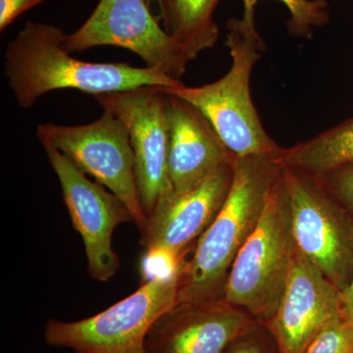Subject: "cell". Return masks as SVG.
<instances>
[{"label": "cell", "mask_w": 353, "mask_h": 353, "mask_svg": "<svg viewBox=\"0 0 353 353\" xmlns=\"http://www.w3.org/2000/svg\"><path fill=\"white\" fill-rule=\"evenodd\" d=\"M66 36L57 26L28 22L7 46L4 74L21 108L31 109L43 95L66 88L95 97L146 85L175 88L183 85L150 67L78 59L65 50Z\"/></svg>", "instance_id": "1"}, {"label": "cell", "mask_w": 353, "mask_h": 353, "mask_svg": "<svg viewBox=\"0 0 353 353\" xmlns=\"http://www.w3.org/2000/svg\"><path fill=\"white\" fill-rule=\"evenodd\" d=\"M283 169L279 157H234L233 182L226 201L197 240L192 259L183 262L176 304L218 299L236 255L259 224L269 194Z\"/></svg>", "instance_id": "2"}, {"label": "cell", "mask_w": 353, "mask_h": 353, "mask_svg": "<svg viewBox=\"0 0 353 353\" xmlns=\"http://www.w3.org/2000/svg\"><path fill=\"white\" fill-rule=\"evenodd\" d=\"M226 46L232 57L229 72L220 80L201 87L181 85L164 88L199 109L234 157L266 154L280 157L283 148L267 134L250 94L253 67L265 43L254 17L230 19Z\"/></svg>", "instance_id": "3"}, {"label": "cell", "mask_w": 353, "mask_h": 353, "mask_svg": "<svg viewBox=\"0 0 353 353\" xmlns=\"http://www.w3.org/2000/svg\"><path fill=\"white\" fill-rule=\"evenodd\" d=\"M296 253L283 169L259 224L234 259L223 301L268 322L280 304Z\"/></svg>", "instance_id": "4"}, {"label": "cell", "mask_w": 353, "mask_h": 353, "mask_svg": "<svg viewBox=\"0 0 353 353\" xmlns=\"http://www.w3.org/2000/svg\"><path fill=\"white\" fill-rule=\"evenodd\" d=\"M181 271L155 274L131 296L92 317L50 320L44 330L46 341L76 353H145L153 324L178 303Z\"/></svg>", "instance_id": "5"}, {"label": "cell", "mask_w": 353, "mask_h": 353, "mask_svg": "<svg viewBox=\"0 0 353 353\" xmlns=\"http://www.w3.org/2000/svg\"><path fill=\"white\" fill-rule=\"evenodd\" d=\"M43 148H53L69 158L85 175L119 197L141 233L148 217L137 185L134 157L126 125L103 112L99 120L80 126L46 123L37 128Z\"/></svg>", "instance_id": "6"}, {"label": "cell", "mask_w": 353, "mask_h": 353, "mask_svg": "<svg viewBox=\"0 0 353 353\" xmlns=\"http://www.w3.org/2000/svg\"><path fill=\"white\" fill-rule=\"evenodd\" d=\"M297 252L340 292L353 277V221L313 176L284 166Z\"/></svg>", "instance_id": "7"}, {"label": "cell", "mask_w": 353, "mask_h": 353, "mask_svg": "<svg viewBox=\"0 0 353 353\" xmlns=\"http://www.w3.org/2000/svg\"><path fill=\"white\" fill-rule=\"evenodd\" d=\"M97 46L131 50L146 67L180 80L192 60L153 17L146 0H99L85 24L67 34L65 50L80 52Z\"/></svg>", "instance_id": "8"}, {"label": "cell", "mask_w": 353, "mask_h": 353, "mask_svg": "<svg viewBox=\"0 0 353 353\" xmlns=\"http://www.w3.org/2000/svg\"><path fill=\"white\" fill-rule=\"evenodd\" d=\"M166 97L164 88L154 85L94 97L103 112L119 118L129 131L139 199L148 219L174 192L168 171Z\"/></svg>", "instance_id": "9"}, {"label": "cell", "mask_w": 353, "mask_h": 353, "mask_svg": "<svg viewBox=\"0 0 353 353\" xmlns=\"http://www.w3.org/2000/svg\"><path fill=\"white\" fill-rule=\"evenodd\" d=\"M57 176L74 228L82 236L90 277L106 283L117 273L120 260L112 246L116 228L134 218L119 197L90 181L69 158L44 148Z\"/></svg>", "instance_id": "10"}, {"label": "cell", "mask_w": 353, "mask_h": 353, "mask_svg": "<svg viewBox=\"0 0 353 353\" xmlns=\"http://www.w3.org/2000/svg\"><path fill=\"white\" fill-rule=\"evenodd\" d=\"M233 175V162L223 165L192 189L173 192L160 202L141 233L145 257L166 255L183 261L185 250L201 238L222 208Z\"/></svg>", "instance_id": "11"}, {"label": "cell", "mask_w": 353, "mask_h": 353, "mask_svg": "<svg viewBox=\"0 0 353 353\" xmlns=\"http://www.w3.org/2000/svg\"><path fill=\"white\" fill-rule=\"evenodd\" d=\"M341 292L299 252L277 310L268 321L280 353H304L328 323L341 317Z\"/></svg>", "instance_id": "12"}, {"label": "cell", "mask_w": 353, "mask_h": 353, "mask_svg": "<svg viewBox=\"0 0 353 353\" xmlns=\"http://www.w3.org/2000/svg\"><path fill=\"white\" fill-rule=\"evenodd\" d=\"M248 326V316L223 299L176 304L153 324L145 353H225Z\"/></svg>", "instance_id": "13"}, {"label": "cell", "mask_w": 353, "mask_h": 353, "mask_svg": "<svg viewBox=\"0 0 353 353\" xmlns=\"http://www.w3.org/2000/svg\"><path fill=\"white\" fill-rule=\"evenodd\" d=\"M166 94L169 176L174 192L182 194L233 162L234 157L199 109L176 95Z\"/></svg>", "instance_id": "14"}, {"label": "cell", "mask_w": 353, "mask_h": 353, "mask_svg": "<svg viewBox=\"0 0 353 353\" xmlns=\"http://www.w3.org/2000/svg\"><path fill=\"white\" fill-rule=\"evenodd\" d=\"M279 159L285 167L313 178L353 163V116L315 138L283 148Z\"/></svg>", "instance_id": "15"}, {"label": "cell", "mask_w": 353, "mask_h": 353, "mask_svg": "<svg viewBox=\"0 0 353 353\" xmlns=\"http://www.w3.org/2000/svg\"><path fill=\"white\" fill-rule=\"evenodd\" d=\"M220 0H174L170 34L190 60L214 46L219 27L214 12Z\"/></svg>", "instance_id": "16"}, {"label": "cell", "mask_w": 353, "mask_h": 353, "mask_svg": "<svg viewBox=\"0 0 353 353\" xmlns=\"http://www.w3.org/2000/svg\"><path fill=\"white\" fill-rule=\"evenodd\" d=\"M259 0H243V15L254 17L255 6ZM290 13L288 30L292 36L310 38L312 28L322 27L329 22L328 0H279Z\"/></svg>", "instance_id": "17"}, {"label": "cell", "mask_w": 353, "mask_h": 353, "mask_svg": "<svg viewBox=\"0 0 353 353\" xmlns=\"http://www.w3.org/2000/svg\"><path fill=\"white\" fill-rule=\"evenodd\" d=\"M304 353H353V328L339 317L328 323Z\"/></svg>", "instance_id": "18"}, {"label": "cell", "mask_w": 353, "mask_h": 353, "mask_svg": "<svg viewBox=\"0 0 353 353\" xmlns=\"http://www.w3.org/2000/svg\"><path fill=\"white\" fill-rule=\"evenodd\" d=\"M315 179L353 219V163Z\"/></svg>", "instance_id": "19"}, {"label": "cell", "mask_w": 353, "mask_h": 353, "mask_svg": "<svg viewBox=\"0 0 353 353\" xmlns=\"http://www.w3.org/2000/svg\"><path fill=\"white\" fill-rule=\"evenodd\" d=\"M43 0H0V31H6L26 11L41 4Z\"/></svg>", "instance_id": "20"}, {"label": "cell", "mask_w": 353, "mask_h": 353, "mask_svg": "<svg viewBox=\"0 0 353 353\" xmlns=\"http://www.w3.org/2000/svg\"><path fill=\"white\" fill-rule=\"evenodd\" d=\"M341 317L353 328V277L352 282L341 292Z\"/></svg>", "instance_id": "21"}, {"label": "cell", "mask_w": 353, "mask_h": 353, "mask_svg": "<svg viewBox=\"0 0 353 353\" xmlns=\"http://www.w3.org/2000/svg\"><path fill=\"white\" fill-rule=\"evenodd\" d=\"M146 2L150 7H152V4L157 6L159 9V15H158L157 19L162 21L164 29L170 32L174 0H146Z\"/></svg>", "instance_id": "22"}, {"label": "cell", "mask_w": 353, "mask_h": 353, "mask_svg": "<svg viewBox=\"0 0 353 353\" xmlns=\"http://www.w3.org/2000/svg\"><path fill=\"white\" fill-rule=\"evenodd\" d=\"M228 353H263L259 345L253 341H243L238 343Z\"/></svg>", "instance_id": "23"}]
</instances>
